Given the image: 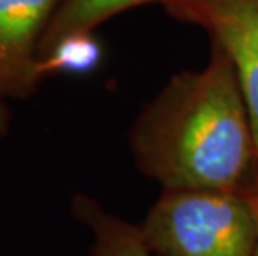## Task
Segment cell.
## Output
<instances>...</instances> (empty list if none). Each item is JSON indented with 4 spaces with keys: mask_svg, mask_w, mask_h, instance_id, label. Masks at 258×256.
I'll return each mask as SVG.
<instances>
[{
    "mask_svg": "<svg viewBox=\"0 0 258 256\" xmlns=\"http://www.w3.org/2000/svg\"><path fill=\"white\" fill-rule=\"evenodd\" d=\"M103 47L93 32H77L58 39L38 55V75H85L100 67Z\"/></svg>",
    "mask_w": 258,
    "mask_h": 256,
    "instance_id": "52a82bcc",
    "label": "cell"
},
{
    "mask_svg": "<svg viewBox=\"0 0 258 256\" xmlns=\"http://www.w3.org/2000/svg\"><path fill=\"white\" fill-rule=\"evenodd\" d=\"M137 166L165 190L243 192L258 160L233 65L212 45L207 65L183 72L137 117L130 130Z\"/></svg>",
    "mask_w": 258,
    "mask_h": 256,
    "instance_id": "6da1fadb",
    "label": "cell"
},
{
    "mask_svg": "<svg viewBox=\"0 0 258 256\" xmlns=\"http://www.w3.org/2000/svg\"><path fill=\"white\" fill-rule=\"evenodd\" d=\"M62 0H0V97L34 95L38 47Z\"/></svg>",
    "mask_w": 258,
    "mask_h": 256,
    "instance_id": "277c9868",
    "label": "cell"
},
{
    "mask_svg": "<svg viewBox=\"0 0 258 256\" xmlns=\"http://www.w3.org/2000/svg\"><path fill=\"white\" fill-rule=\"evenodd\" d=\"M165 12L200 27L233 65L258 155V0H165Z\"/></svg>",
    "mask_w": 258,
    "mask_h": 256,
    "instance_id": "3957f363",
    "label": "cell"
},
{
    "mask_svg": "<svg viewBox=\"0 0 258 256\" xmlns=\"http://www.w3.org/2000/svg\"><path fill=\"white\" fill-rule=\"evenodd\" d=\"M74 215L90 228L92 256H152L140 228L107 213L95 200L77 197Z\"/></svg>",
    "mask_w": 258,
    "mask_h": 256,
    "instance_id": "5b68a950",
    "label": "cell"
},
{
    "mask_svg": "<svg viewBox=\"0 0 258 256\" xmlns=\"http://www.w3.org/2000/svg\"><path fill=\"white\" fill-rule=\"evenodd\" d=\"M243 192L246 193V197L250 198L251 205H253V208L256 211V216H258V178L251 180V182L243 188ZM253 256H258V243H256V249H255V254Z\"/></svg>",
    "mask_w": 258,
    "mask_h": 256,
    "instance_id": "9c48e42d",
    "label": "cell"
},
{
    "mask_svg": "<svg viewBox=\"0 0 258 256\" xmlns=\"http://www.w3.org/2000/svg\"><path fill=\"white\" fill-rule=\"evenodd\" d=\"M10 128V110L5 100L0 97V138H4L9 133Z\"/></svg>",
    "mask_w": 258,
    "mask_h": 256,
    "instance_id": "ba28073f",
    "label": "cell"
},
{
    "mask_svg": "<svg viewBox=\"0 0 258 256\" xmlns=\"http://www.w3.org/2000/svg\"><path fill=\"white\" fill-rule=\"evenodd\" d=\"M163 2L165 0H62L43 34L38 47V55L69 34L93 32L103 22L130 9L142 7L147 4L162 5Z\"/></svg>",
    "mask_w": 258,
    "mask_h": 256,
    "instance_id": "8992f818",
    "label": "cell"
},
{
    "mask_svg": "<svg viewBox=\"0 0 258 256\" xmlns=\"http://www.w3.org/2000/svg\"><path fill=\"white\" fill-rule=\"evenodd\" d=\"M140 230L162 256H253L258 216L245 192L165 190Z\"/></svg>",
    "mask_w": 258,
    "mask_h": 256,
    "instance_id": "7a4b0ae2",
    "label": "cell"
}]
</instances>
